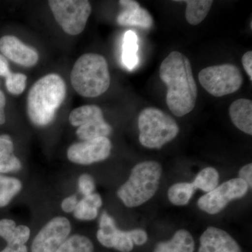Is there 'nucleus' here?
Here are the masks:
<instances>
[{"label":"nucleus","mask_w":252,"mask_h":252,"mask_svg":"<svg viewBox=\"0 0 252 252\" xmlns=\"http://www.w3.org/2000/svg\"><path fill=\"white\" fill-rule=\"evenodd\" d=\"M159 74L166 84V102L172 114L182 117L193 111L198 87L188 58L179 51L170 53L160 64Z\"/></svg>","instance_id":"f257e3e1"},{"label":"nucleus","mask_w":252,"mask_h":252,"mask_svg":"<svg viewBox=\"0 0 252 252\" xmlns=\"http://www.w3.org/2000/svg\"><path fill=\"white\" fill-rule=\"evenodd\" d=\"M66 91L65 83L59 74H48L34 83L28 96V114L32 123L40 127L51 124L64 102Z\"/></svg>","instance_id":"f03ea898"},{"label":"nucleus","mask_w":252,"mask_h":252,"mask_svg":"<svg viewBox=\"0 0 252 252\" xmlns=\"http://www.w3.org/2000/svg\"><path fill=\"white\" fill-rule=\"evenodd\" d=\"M161 175L162 166L159 162H141L132 169L128 180L118 190V197L129 208L140 206L155 195Z\"/></svg>","instance_id":"7ed1b4c3"},{"label":"nucleus","mask_w":252,"mask_h":252,"mask_svg":"<svg viewBox=\"0 0 252 252\" xmlns=\"http://www.w3.org/2000/svg\"><path fill=\"white\" fill-rule=\"evenodd\" d=\"M70 79L73 88L80 95L98 97L108 90L110 86L107 61L99 54L83 55L74 64Z\"/></svg>","instance_id":"20e7f679"},{"label":"nucleus","mask_w":252,"mask_h":252,"mask_svg":"<svg viewBox=\"0 0 252 252\" xmlns=\"http://www.w3.org/2000/svg\"><path fill=\"white\" fill-rule=\"evenodd\" d=\"M139 140L146 148L161 149L178 135L179 126L173 118L160 109L149 107L138 117Z\"/></svg>","instance_id":"39448f33"},{"label":"nucleus","mask_w":252,"mask_h":252,"mask_svg":"<svg viewBox=\"0 0 252 252\" xmlns=\"http://www.w3.org/2000/svg\"><path fill=\"white\" fill-rule=\"evenodd\" d=\"M198 79L203 89L215 97L236 92L243 84L241 71L233 64L210 66L202 69Z\"/></svg>","instance_id":"423d86ee"},{"label":"nucleus","mask_w":252,"mask_h":252,"mask_svg":"<svg viewBox=\"0 0 252 252\" xmlns=\"http://www.w3.org/2000/svg\"><path fill=\"white\" fill-rule=\"evenodd\" d=\"M50 7L63 31L77 35L85 29L91 13L87 0H50Z\"/></svg>","instance_id":"0eeeda50"},{"label":"nucleus","mask_w":252,"mask_h":252,"mask_svg":"<svg viewBox=\"0 0 252 252\" xmlns=\"http://www.w3.org/2000/svg\"><path fill=\"white\" fill-rule=\"evenodd\" d=\"M249 189L248 185L241 179H231L200 197L198 200V207L209 215H217L230 202L243 198Z\"/></svg>","instance_id":"6e6552de"},{"label":"nucleus","mask_w":252,"mask_h":252,"mask_svg":"<svg viewBox=\"0 0 252 252\" xmlns=\"http://www.w3.org/2000/svg\"><path fill=\"white\" fill-rule=\"evenodd\" d=\"M71 232V224L65 217H56L49 220L37 233L32 244V252H56Z\"/></svg>","instance_id":"1a4fd4ad"},{"label":"nucleus","mask_w":252,"mask_h":252,"mask_svg":"<svg viewBox=\"0 0 252 252\" xmlns=\"http://www.w3.org/2000/svg\"><path fill=\"white\" fill-rule=\"evenodd\" d=\"M111 151L108 137H98L72 144L68 149L67 158L74 163L89 165L108 158Z\"/></svg>","instance_id":"9d476101"},{"label":"nucleus","mask_w":252,"mask_h":252,"mask_svg":"<svg viewBox=\"0 0 252 252\" xmlns=\"http://www.w3.org/2000/svg\"><path fill=\"white\" fill-rule=\"evenodd\" d=\"M97 238L99 243L107 248H114L120 252H130L133 250L134 243L130 230L124 231L119 229L115 220L107 212L100 217Z\"/></svg>","instance_id":"9b49d317"},{"label":"nucleus","mask_w":252,"mask_h":252,"mask_svg":"<svg viewBox=\"0 0 252 252\" xmlns=\"http://www.w3.org/2000/svg\"><path fill=\"white\" fill-rule=\"evenodd\" d=\"M0 52L13 62L26 67L35 65L39 60L35 50L26 46L14 36H4L0 39Z\"/></svg>","instance_id":"f8f14e48"},{"label":"nucleus","mask_w":252,"mask_h":252,"mask_svg":"<svg viewBox=\"0 0 252 252\" xmlns=\"http://www.w3.org/2000/svg\"><path fill=\"white\" fill-rule=\"evenodd\" d=\"M198 252H243L240 245L225 230L210 226L200 236Z\"/></svg>","instance_id":"ddd939ff"},{"label":"nucleus","mask_w":252,"mask_h":252,"mask_svg":"<svg viewBox=\"0 0 252 252\" xmlns=\"http://www.w3.org/2000/svg\"><path fill=\"white\" fill-rule=\"evenodd\" d=\"M119 4L123 11L117 17V22L122 26H135L148 29L154 25L152 15L134 0H121Z\"/></svg>","instance_id":"4468645a"},{"label":"nucleus","mask_w":252,"mask_h":252,"mask_svg":"<svg viewBox=\"0 0 252 252\" xmlns=\"http://www.w3.org/2000/svg\"><path fill=\"white\" fill-rule=\"evenodd\" d=\"M229 114L232 122L248 135H252V102L249 99H237L231 104Z\"/></svg>","instance_id":"2eb2a0df"},{"label":"nucleus","mask_w":252,"mask_h":252,"mask_svg":"<svg viewBox=\"0 0 252 252\" xmlns=\"http://www.w3.org/2000/svg\"><path fill=\"white\" fill-rule=\"evenodd\" d=\"M31 236V229L24 225L16 226L14 220H0V237L7 243V246L18 248L27 243Z\"/></svg>","instance_id":"dca6fc26"},{"label":"nucleus","mask_w":252,"mask_h":252,"mask_svg":"<svg viewBox=\"0 0 252 252\" xmlns=\"http://www.w3.org/2000/svg\"><path fill=\"white\" fill-rule=\"evenodd\" d=\"M195 243L191 234L185 229L177 230L171 240L160 242L154 252H193Z\"/></svg>","instance_id":"f3484780"},{"label":"nucleus","mask_w":252,"mask_h":252,"mask_svg":"<svg viewBox=\"0 0 252 252\" xmlns=\"http://www.w3.org/2000/svg\"><path fill=\"white\" fill-rule=\"evenodd\" d=\"M14 144L7 135L0 136V173L17 172L22 167L19 159L14 154Z\"/></svg>","instance_id":"a211bd4d"},{"label":"nucleus","mask_w":252,"mask_h":252,"mask_svg":"<svg viewBox=\"0 0 252 252\" xmlns=\"http://www.w3.org/2000/svg\"><path fill=\"white\" fill-rule=\"evenodd\" d=\"M112 128L103 117H99L79 126L77 135L81 140L86 141L98 137H107L112 133Z\"/></svg>","instance_id":"6ab92c4d"},{"label":"nucleus","mask_w":252,"mask_h":252,"mask_svg":"<svg viewBox=\"0 0 252 252\" xmlns=\"http://www.w3.org/2000/svg\"><path fill=\"white\" fill-rule=\"evenodd\" d=\"M102 199L98 193L86 195L79 200L74 212V216L81 220H94L98 215L99 209L102 207Z\"/></svg>","instance_id":"aec40b11"},{"label":"nucleus","mask_w":252,"mask_h":252,"mask_svg":"<svg viewBox=\"0 0 252 252\" xmlns=\"http://www.w3.org/2000/svg\"><path fill=\"white\" fill-rule=\"evenodd\" d=\"M138 37L133 31L126 32L123 44L122 62L129 70H132L137 67L139 63Z\"/></svg>","instance_id":"412c9836"},{"label":"nucleus","mask_w":252,"mask_h":252,"mask_svg":"<svg viewBox=\"0 0 252 252\" xmlns=\"http://www.w3.org/2000/svg\"><path fill=\"white\" fill-rule=\"evenodd\" d=\"M187 5L186 18L192 26L200 24L210 12L213 1L212 0H187L183 1Z\"/></svg>","instance_id":"4be33fe9"},{"label":"nucleus","mask_w":252,"mask_h":252,"mask_svg":"<svg viewBox=\"0 0 252 252\" xmlns=\"http://www.w3.org/2000/svg\"><path fill=\"white\" fill-rule=\"evenodd\" d=\"M193 184L180 182L171 186L167 192L170 203L177 206H185L190 201L195 192Z\"/></svg>","instance_id":"5701e85b"},{"label":"nucleus","mask_w":252,"mask_h":252,"mask_svg":"<svg viewBox=\"0 0 252 252\" xmlns=\"http://www.w3.org/2000/svg\"><path fill=\"white\" fill-rule=\"evenodd\" d=\"M22 189L21 181L0 175V207L6 206Z\"/></svg>","instance_id":"b1692460"},{"label":"nucleus","mask_w":252,"mask_h":252,"mask_svg":"<svg viewBox=\"0 0 252 252\" xmlns=\"http://www.w3.org/2000/svg\"><path fill=\"white\" fill-rule=\"evenodd\" d=\"M219 182L220 174L218 171L214 167H207L199 172L192 184L195 189H200L209 193L218 187Z\"/></svg>","instance_id":"393cba45"},{"label":"nucleus","mask_w":252,"mask_h":252,"mask_svg":"<svg viewBox=\"0 0 252 252\" xmlns=\"http://www.w3.org/2000/svg\"><path fill=\"white\" fill-rule=\"evenodd\" d=\"M99 117H103L102 109L97 106L91 104L74 109L69 114V121L73 126L79 127L89 121Z\"/></svg>","instance_id":"a878e982"},{"label":"nucleus","mask_w":252,"mask_h":252,"mask_svg":"<svg viewBox=\"0 0 252 252\" xmlns=\"http://www.w3.org/2000/svg\"><path fill=\"white\" fill-rule=\"evenodd\" d=\"M94 244L84 235L69 237L56 252H94Z\"/></svg>","instance_id":"bb28decb"},{"label":"nucleus","mask_w":252,"mask_h":252,"mask_svg":"<svg viewBox=\"0 0 252 252\" xmlns=\"http://www.w3.org/2000/svg\"><path fill=\"white\" fill-rule=\"evenodd\" d=\"M27 77L21 73H12L6 78V87L10 94H20L26 89Z\"/></svg>","instance_id":"cd10ccee"},{"label":"nucleus","mask_w":252,"mask_h":252,"mask_svg":"<svg viewBox=\"0 0 252 252\" xmlns=\"http://www.w3.org/2000/svg\"><path fill=\"white\" fill-rule=\"evenodd\" d=\"M78 187H79V191L84 196H86L94 193L95 189V184L92 176L89 174H83L78 180Z\"/></svg>","instance_id":"c85d7f7f"},{"label":"nucleus","mask_w":252,"mask_h":252,"mask_svg":"<svg viewBox=\"0 0 252 252\" xmlns=\"http://www.w3.org/2000/svg\"><path fill=\"white\" fill-rule=\"evenodd\" d=\"M130 233L134 245H137V246L144 245L148 240L147 232L143 229L137 228V229L131 230Z\"/></svg>","instance_id":"c756f323"},{"label":"nucleus","mask_w":252,"mask_h":252,"mask_svg":"<svg viewBox=\"0 0 252 252\" xmlns=\"http://www.w3.org/2000/svg\"><path fill=\"white\" fill-rule=\"evenodd\" d=\"M79 201L77 195H70V196L67 197L63 200L62 203H61V208L66 213L74 212Z\"/></svg>","instance_id":"7c9ffc66"},{"label":"nucleus","mask_w":252,"mask_h":252,"mask_svg":"<svg viewBox=\"0 0 252 252\" xmlns=\"http://www.w3.org/2000/svg\"><path fill=\"white\" fill-rule=\"evenodd\" d=\"M239 178L243 180L248 185L249 189L252 187V164L249 163L240 169L239 171Z\"/></svg>","instance_id":"2f4dec72"},{"label":"nucleus","mask_w":252,"mask_h":252,"mask_svg":"<svg viewBox=\"0 0 252 252\" xmlns=\"http://www.w3.org/2000/svg\"><path fill=\"white\" fill-rule=\"evenodd\" d=\"M242 63L244 69L246 71L247 74L250 77V81H252V51H250L245 53L242 58Z\"/></svg>","instance_id":"473e14b6"},{"label":"nucleus","mask_w":252,"mask_h":252,"mask_svg":"<svg viewBox=\"0 0 252 252\" xmlns=\"http://www.w3.org/2000/svg\"><path fill=\"white\" fill-rule=\"evenodd\" d=\"M11 74L9 63L3 55L0 54V76L6 78Z\"/></svg>","instance_id":"72a5a7b5"},{"label":"nucleus","mask_w":252,"mask_h":252,"mask_svg":"<svg viewBox=\"0 0 252 252\" xmlns=\"http://www.w3.org/2000/svg\"><path fill=\"white\" fill-rule=\"evenodd\" d=\"M6 106V97L2 91H0V125H3L6 122L4 107Z\"/></svg>","instance_id":"f704fd0d"},{"label":"nucleus","mask_w":252,"mask_h":252,"mask_svg":"<svg viewBox=\"0 0 252 252\" xmlns=\"http://www.w3.org/2000/svg\"><path fill=\"white\" fill-rule=\"evenodd\" d=\"M0 252H28V248L26 245L18 247V248L6 246L4 250H1Z\"/></svg>","instance_id":"c9c22d12"}]
</instances>
